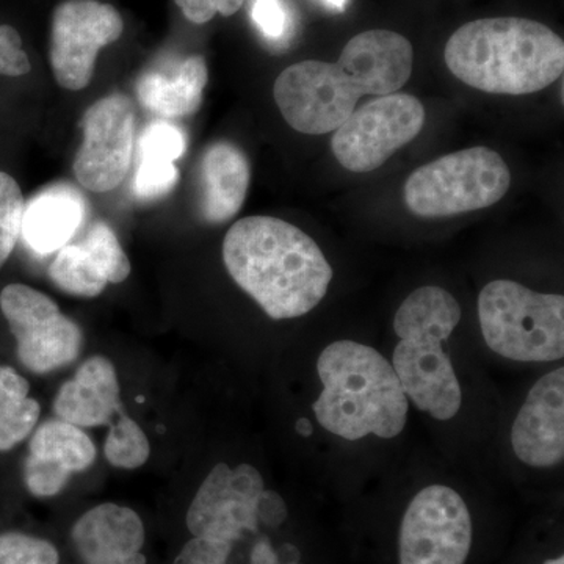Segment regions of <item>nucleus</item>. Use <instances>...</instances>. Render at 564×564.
<instances>
[{
    "mask_svg": "<svg viewBox=\"0 0 564 564\" xmlns=\"http://www.w3.org/2000/svg\"><path fill=\"white\" fill-rule=\"evenodd\" d=\"M410 41L391 31H367L345 44L339 61H304L282 70L273 98L282 118L306 135L334 132L362 96L399 93L413 73Z\"/></svg>",
    "mask_w": 564,
    "mask_h": 564,
    "instance_id": "f257e3e1",
    "label": "nucleus"
},
{
    "mask_svg": "<svg viewBox=\"0 0 564 564\" xmlns=\"http://www.w3.org/2000/svg\"><path fill=\"white\" fill-rule=\"evenodd\" d=\"M223 261L236 284L273 321L311 313L333 281L332 265L307 234L263 215L234 223L223 242Z\"/></svg>",
    "mask_w": 564,
    "mask_h": 564,
    "instance_id": "f03ea898",
    "label": "nucleus"
},
{
    "mask_svg": "<svg viewBox=\"0 0 564 564\" xmlns=\"http://www.w3.org/2000/svg\"><path fill=\"white\" fill-rule=\"evenodd\" d=\"M444 61L475 90L532 95L562 77L564 41L538 21L488 18L462 25L445 44Z\"/></svg>",
    "mask_w": 564,
    "mask_h": 564,
    "instance_id": "7ed1b4c3",
    "label": "nucleus"
},
{
    "mask_svg": "<svg viewBox=\"0 0 564 564\" xmlns=\"http://www.w3.org/2000/svg\"><path fill=\"white\" fill-rule=\"evenodd\" d=\"M323 391L313 404L323 429L348 441L391 440L406 426L408 397L392 364L367 345L337 340L317 362Z\"/></svg>",
    "mask_w": 564,
    "mask_h": 564,
    "instance_id": "20e7f679",
    "label": "nucleus"
},
{
    "mask_svg": "<svg viewBox=\"0 0 564 564\" xmlns=\"http://www.w3.org/2000/svg\"><path fill=\"white\" fill-rule=\"evenodd\" d=\"M459 321L455 296L436 285L411 293L393 318L400 337L393 370L408 399L437 421H451L462 410V386L443 347Z\"/></svg>",
    "mask_w": 564,
    "mask_h": 564,
    "instance_id": "39448f33",
    "label": "nucleus"
},
{
    "mask_svg": "<svg viewBox=\"0 0 564 564\" xmlns=\"http://www.w3.org/2000/svg\"><path fill=\"white\" fill-rule=\"evenodd\" d=\"M478 318L488 347L522 362L564 356L563 295L530 291L519 282H489L478 296Z\"/></svg>",
    "mask_w": 564,
    "mask_h": 564,
    "instance_id": "423d86ee",
    "label": "nucleus"
},
{
    "mask_svg": "<svg viewBox=\"0 0 564 564\" xmlns=\"http://www.w3.org/2000/svg\"><path fill=\"white\" fill-rule=\"evenodd\" d=\"M510 184V170L499 152L469 148L415 170L404 185V203L415 217H455L494 206Z\"/></svg>",
    "mask_w": 564,
    "mask_h": 564,
    "instance_id": "0eeeda50",
    "label": "nucleus"
},
{
    "mask_svg": "<svg viewBox=\"0 0 564 564\" xmlns=\"http://www.w3.org/2000/svg\"><path fill=\"white\" fill-rule=\"evenodd\" d=\"M425 109L413 95L392 93L355 109L333 133L334 158L351 173L380 169L421 133Z\"/></svg>",
    "mask_w": 564,
    "mask_h": 564,
    "instance_id": "6e6552de",
    "label": "nucleus"
},
{
    "mask_svg": "<svg viewBox=\"0 0 564 564\" xmlns=\"http://www.w3.org/2000/svg\"><path fill=\"white\" fill-rule=\"evenodd\" d=\"M0 310L17 337L18 358L33 373H50L76 361L84 336L46 293L10 284L0 293Z\"/></svg>",
    "mask_w": 564,
    "mask_h": 564,
    "instance_id": "1a4fd4ad",
    "label": "nucleus"
},
{
    "mask_svg": "<svg viewBox=\"0 0 564 564\" xmlns=\"http://www.w3.org/2000/svg\"><path fill=\"white\" fill-rule=\"evenodd\" d=\"M473 545L469 508L455 489H422L404 513L400 564H464Z\"/></svg>",
    "mask_w": 564,
    "mask_h": 564,
    "instance_id": "9d476101",
    "label": "nucleus"
},
{
    "mask_svg": "<svg viewBox=\"0 0 564 564\" xmlns=\"http://www.w3.org/2000/svg\"><path fill=\"white\" fill-rule=\"evenodd\" d=\"M120 11L98 0H66L52 14L50 63L62 88L84 90L93 79L99 51L121 39Z\"/></svg>",
    "mask_w": 564,
    "mask_h": 564,
    "instance_id": "9b49d317",
    "label": "nucleus"
},
{
    "mask_svg": "<svg viewBox=\"0 0 564 564\" xmlns=\"http://www.w3.org/2000/svg\"><path fill=\"white\" fill-rule=\"evenodd\" d=\"M84 131L73 172L82 187L107 193L120 187L131 169L135 109L121 93L93 104L80 120Z\"/></svg>",
    "mask_w": 564,
    "mask_h": 564,
    "instance_id": "f8f14e48",
    "label": "nucleus"
},
{
    "mask_svg": "<svg viewBox=\"0 0 564 564\" xmlns=\"http://www.w3.org/2000/svg\"><path fill=\"white\" fill-rule=\"evenodd\" d=\"M265 489L263 478L251 464L231 469L218 463L199 486L187 513L193 536L236 543L245 533H254L259 521L256 508Z\"/></svg>",
    "mask_w": 564,
    "mask_h": 564,
    "instance_id": "ddd939ff",
    "label": "nucleus"
},
{
    "mask_svg": "<svg viewBox=\"0 0 564 564\" xmlns=\"http://www.w3.org/2000/svg\"><path fill=\"white\" fill-rule=\"evenodd\" d=\"M131 274V262L117 234L106 223H96L84 242L65 245L50 267V276L63 292L95 299L107 284H120Z\"/></svg>",
    "mask_w": 564,
    "mask_h": 564,
    "instance_id": "4468645a",
    "label": "nucleus"
},
{
    "mask_svg": "<svg viewBox=\"0 0 564 564\" xmlns=\"http://www.w3.org/2000/svg\"><path fill=\"white\" fill-rule=\"evenodd\" d=\"M516 456L529 466L555 467L564 458V369L544 375L527 395L513 430Z\"/></svg>",
    "mask_w": 564,
    "mask_h": 564,
    "instance_id": "2eb2a0df",
    "label": "nucleus"
},
{
    "mask_svg": "<svg viewBox=\"0 0 564 564\" xmlns=\"http://www.w3.org/2000/svg\"><path fill=\"white\" fill-rule=\"evenodd\" d=\"M96 459V445L80 426L52 419L32 436L24 463V481L36 497L57 496L73 474L84 473Z\"/></svg>",
    "mask_w": 564,
    "mask_h": 564,
    "instance_id": "dca6fc26",
    "label": "nucleus"
},
{
    "mask_svg": "<svg viewBox=\"0 0 564 564\" xmlns=\"http://www.w3.org/2000/svg\"><path fill=\"white\" fill-rule=\"evenodd\" d=\"M73 541L85 564H129L143 549L144 527L131 508L104 503L76 522Z\"/></svg>",
    "mask_w": 564,
    "mask_h": 564,
    "instance_id": "f3484780",
    "label": "nucleus"
},
{
    "mask_svg": "<svg viewBox=\"0 0 564 564\" xmlns=\"http://www.w3.org/2000/svg\"><path fill=\"white\" fill-rule=\"evenodd\" d=\"M55 414L76 426L109 425L121 413L120 383L110 359L93 356L55 397Z\"/></svg>",
    "mask_w": 564,
    "mask_h": 564,
    "instance_id": "a211bd4d",
    "label": "nucleus"
},
{
    "mask_svg": "<svg viewBox=\"0 0 564 564\" xmlns=\"http://www.w3.org/2000/svg\"><path fill=\"white\" fill-rule=\"evenodd\" d=\"M247 155L229 141H217L202 161V214L212 225L231 220L242 209L250 187Z\"/></svg>",
    "mask_w": 564,
    "mask_h": 564,
    "instance_id": "6ab92c4d",
    "label": "nucleus"
},
{
    "mask_svg": "<svg viewBox=\"0 0 564 564\" xmlns=\"http://www.w3.org/2000/svg\"><path fill=\"white\" fill-rule=\"evenodd\" d=\"M84 217L80 193L70 185H52L25 204L21 236L36 254H52L68 245Z\"/></svg>",
    "mask_w": 564,
    "mask_h": 564,
    "instance_id": "aec40b11",
    "label": "nucleus"
},
{
    "mask_svg": "<svg viewBox=\"0 0 564 564\" xmlns=\"http://www.w3.org/2000/svg\"><path fill=\"white\" fill-rule=\"evenodd\" d=\"M207 80L206 61L202 55H192L170 68L143 74L137 95L144 109L161 117H191L202 107Z\"/></svg>",
    "mask_w": 564,
    "mask_h": 564,
    "instance_id": "412c9836",
    "label": "nucleus"
},
{
    "mask_svg": "<svg viewBox=\"0 0 564 564\" xmlns=\"http://www.w3.org/2000/svg\"><path fill=\"white\" fill-rule=\"evenodd\" d=\"M187 148L182 129L172 122L152 121L141 132L139 141V166H137L133 192L141 199H159L169 195L180 182L177 159Z\"/></svg>",
    "mask_w": 564,
    "mask_h": 564,
    "instance_id": "4be33fe9",
    "label": "nucleus"
},
{
    "mask_svg": "<svg viewBox=\"0 0 564 564\" xmlns=\"http://www.w3.org/2000/svg\"><path fill=\"white\" fill-rule=\"evenodd\" d=\"M31 384L11 367L0 366V452L22 443L40 419V403L29 397Z\"/></svg>",
    "mask_w": 564,
    "mask_h": 564,
    "instance_id": "5701e85b",
    "label": "nucleus"
},
{
    "mask_svg": "<svg viewBox=\"0 0 564 564\" xmlns=\"http://www.w3.org/2000/svg\"><path fill=\"white\" fill-rule=\"evenodd\" d=\"M104 455L107 462L121 469H139L151 454L150 441L139 423L124 413L118 414L117 422L110 423Z\"/></svg>",
    "mask_w": 564,
    "mask_h": 564,
    "instance_id": "b1692460",
    "label": "nucleus"
},
{
    "mask_svg": "<svg viewBox=\"0 0 564 564\" xmlns=\"http://www.w3.org/2000/svg\"><path fill=\"white\" fill-rule=\"evenodd\" d=\"M24 206L18 182L10 174L0 172V267L9 261L20 239Z\"/></svg>",
    "mask_w": 564,
    "mask_h": 564,
    "instance_id": "393cba45",
    "label": "nucleus"
},
{
    "mask_svg": "<svg viewBox=\"0 0 564 564\" xmlns=\"http://www.w3.org/2000/svg\"><path fill=\"white\" fill-rule=\"evenodd\" d=\"M0 564H58V552L47 541L31 534H0Z\"/></svg>",
    "mask_w": 564,
    "mask_h": 564,
    "instance_id": "a878e982",
    "label": "nucleus"
},
{
    "mask_svg": "<svg viewBox=\"0 0 564 564\" xmlns=\"http://www.w3.org/2000/svg\"><path fill=\"white\" fill-rule=\"evenodd\" d=\"M31 61L22 50L20 32L11 25H0V74L21 77L31 70Z\"/></svg>",
    "mask_w": 564,
    "mask_h": 564,
    "instance_id": "bb28decb",
    "label": "nucleus"
},
{
    "mask_svg": "<svg viewBox=\"0 0 564 564\" xmlns=\"http://www.w3.org/2000/svg\"><path fill=\"white\" fill-rule=\"evenodd\" d=\"M231 551L232 544L226 541L193 536L173 564H226Z\"/></svg>",
    "mask_w": 564,
    "mask_h": 564,
    "instance_id": "cd10ccee",
    "label": "nucleus"
},
{
    "mask_svg": "<svg viewBox=\"0 0 564 564\" xmlns=\"http://www.w3.org/2000/svg\"><path fill=\"white\" fill-rule=\"evenodd\" d=\"M193 24H206L217 14L228 18L242 9L243 0H174Z\"/></svg>",
    "mask_w": 564,
    "mask_h": 564,
    "instance_id": "c85d7f7f",
    "label": "nucleus"
},
{
    "mask_svg": "<svg viewBox=\"0 0 564 564\" xmlns=\"http://www.w3.org/2000/svg\"><path fill=\"white\" fill-rule=\"evenodd\" d=\"M252 18L259 31L270 40H280L288 29V13L281 0H254Z\"/></svg>",
    "mask_w": 564,
    "mask_h": 564,
    "instance_id": "c756f323",
    "label": "nucleus"
},
{
    "mask_svg": "<svg viewBox=\"0 0 564 564\" xmlns=\"http://www.w3.org/2000/svg\"><path fill=\"white\" fill-rule=\"evenodd\" d=\"M256 513H258V521L262 522L263 525L278 529L288 519V505H285L280 494L263 489L258 500Z\"/></svg>",
    "mask_w": 564,
    "mask_h": 564,
    "instance_id": "7c9ffc66",
    "label": "nucleus"
},
{
    "mask_svg": "<svg viewBox=\"0 0 564 564\" xmlns=\"http://www.w3.org/2000/svg\"><path fill=\"white\" fill-rule=\"evenodd\" d=\"M251 564H278L276 551L269 541H259L251 552Z\"/></svg>",
    "mask_w": 564,
    "mask_h": 564,
    "instance_id": "2f4dec72",
    "label": "nucleus"
},
{
    "mask_svg": "<svg viewBox=\"0 0 564 564\" xmlns=\"http://www.w3.org/2000/svg\"><path fill=\"white\" fill-rule=\"evenodd\" d=\"M278 564H291L300 562L302 554L299 549L292 544H282L280 551H276Z\"/></svg>",
    "mask_w": 564,
    "mask_h": 564,
    "instance_id": "473e14b6",
    "label": "nucleus"
},
{
    "mask_svg": "<svg viewBox=\"0 0 564 564\" xmlns=\"http://www.w3.org/2000/svg\"><path fill=\"white\" fill-rule=\"evenodd\" d=\"M295 430H296V433H299L300 436H303V437L313 436V433H314L313 423L307 421L306 417L299 419V422L295 423Z\"/></svg>",
    "mask_w": 564,
    "mask_h": 564,
    "instance_id": "72a5a7b5",
    "label": "nucleus"
},
{
    "mask_svg": "<svg viewBox=\"0 0 564 564\" xmlns=\"http://www.w3.org/2000/svg\"><path fill=\"white\" fill-rule=\"evenodd\" d=\"M329 7H334V9L343 11L345 6H347V0H325Z\"/></svg>",
    "mask_w": 564,
    "mask_h": 564,
    "instance_id": "f704fd0d",
    "label": "nucleus"
},
{
    "mask_svg": "<svg viewBox=\"0 0 564 564\" xmlns=\"http://www.w3.org/2000/svg\"><path fill=\"white\" fill-rule=\"evenodd\" d=\"M544 564H564L563 556H558V558L549 560V562H545Z\"/></svg>",
    "mask_w": 564,
    "mask_h": 564,
    "instance_id": "c9c22d12",
    "label": "nucleus"
},
{
    "mask_svg": "<svg viewBox=\"0 0 564 564\" xmlns=\"http://www.w3.org/2000/svg\"><path fill=\"white\" fill-rule=\"evenodd\" d=\"M291 564H303L302 562L291 563Z\"/></svg>",
    "mask_w": 564,
    "mask_h": 564,
    "instance_id": "e433bc0d",
    "label": "nucleus"
}]
</instances>
